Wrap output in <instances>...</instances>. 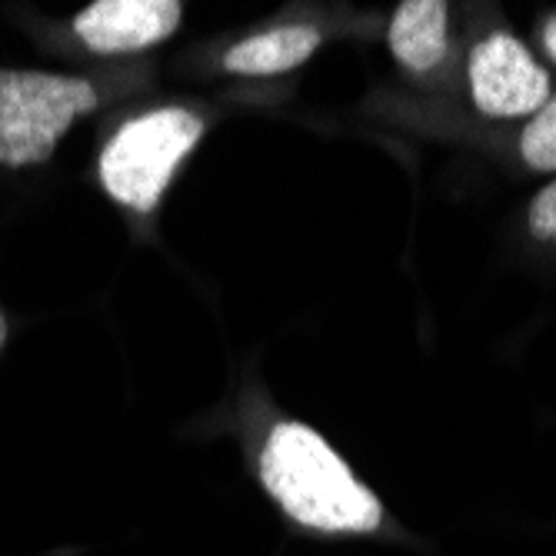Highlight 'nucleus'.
Here are the masks:
<instances>
[{
    "mask_svg": "<svg viewBox=\"0 0 556 556\" xmlns=\"http://www.w3.org/2000/svg\"><path fill=\"white\" fill-rule=\"evenodd\" d=\"M261 480L280 510L324 533H374L380 500L350 473L330 443L303 424H277L261 453Z\"/></svg>",
    "mask_w": 556,
    "mask_h": 556,
    "instance_id": "1",
    "label": "nucleus"
},
{
    "mask_svg": "<svg viewBox=\"0 0 556 556\" xmlns=\"http://www.w3.org/2000/svg\"><path fill=\"white\" fill-rule=\"evenodd\" d=\"M200 137H204V121L184 108L134 117L100 154V184L117 204L150 214Z\"/></svg>",
    "mask_w": 556,
    "mask_h": 556,
    "instance_id": "2",
    "label": "nucleus"
},
{
    "mask_svg": "<svg viewBox=\"0 0 556 556\" xmlns=\"http://www.w3.org/2000/svg\"><path fill=\"white\" fill-rule=\"evenodd\" d=\"M97 104V87L84 77L0 71V164L34 167L50 161L71 124Z\"/></svg>",
    "mask_w": 556,
    "mask_h": 556,
    "instance_id": "3",
    "label": "nucleus"
},
{
    "mask_svg": "<svg viewBox=\"0 0 556 556\" xmlns=\"http://www.w3.org/2000/svg\"><path fill=\"white\" fill-rule=\"evenodd\" d=\"M470 87L486 117H530L549 100V74L510 34H493L473 47Z\"/></svg>",
    "mask_w": 556,
    "mask_h": 556,
    "instance_id": "4",
    "label": "nucleus"
},
{
    "mask_svg": "<svg viewBox=\"0 0 556 556\" xmlns=\"http://www.w3.org/2000/svg\"><path fill=\"white\" fill-rule=\"evenodd\" d=\"M177 0H97L74 17V34L93 54H134L180 27Z\"/></svg>",
    "mask_w": 556,
    "mask_h": 556,
    "instance_id": "5",
    "label": "nucleus"
},
{
    "mask_svg": "<svg viewBox=\"0 0 556 556\" xmlns=\"http://www.w3.org/2000/svg\"><path fill=\"white\" fill-rule=\"evenodd\" d=\"M390 50L414 74L437 67L446 54L443 0H407V4H400L390 21Z\"/></svg>",
    "mask_w": 556,
    "mask_h": 556,
    "instance_id": "6",
    "label": "nucleus"
},
{
    "mask_svg": "<svg viewBox=\"0 0 556 556\" xmlns=\"http://www.w3.org/2000/svg\"><path fill=\"white\" fill-rule=\"evenodd\" d=\"M320 30L317 27H280L250 37L237 47L227 50L224 71L230 74H247V77H267V74H287L300 67L314 50L320 47Z\"/></svg>",
    "mask_w": 556,
    "mask_h": 556,
    "instance_id": "7",
    "label": "nucleus"
},
{
    "mask_svg": "<svg viewBox=\"0 0 556 556\" xmlns=\"http://www.w3.org/2000/svg\"><path fill=\"white\" fill-rule=\"evenodd\" d=\"M520 150L533 170H556V90L527 124Z\"/></svg>",
    "mask_w": 556,
    "mask_h": 556,
    "instance_id": "8",
    "label": "nucleus"
},
{
    "mask_svg": "<svg viewBox=\"0 0 556 556\" xmlns=\"http://www.w3.org/2000/svg\"><path fill=\"white\" fill-rule=\"evenodd\" d=\"M530 230L540 240L556 243V180L546 190H540V197L533 200V207H530Z\"/></svg>",
    "mask_w": 556,
    "mask_h": 556,
    "instance_id": "9",
    "label": "nucleus"
},
{
    "mask_svg": "<svg viewBox=\"0 0 556 556\" xmlns=\"http://www.w3.org/2000/svg\"><path fill=\"white\" fill-rule=\"evenodd\" d=\"M543 47H546V54H549V61L556 64V14L546 21V27H543Z\"/></svg>",
    "mask_w": 556,
    "mask_h": 556,
    "instance_id": "10",
    "label": "nucleus"
},
{
    "mask_svg": "<svg viewBox=\"0 0 556 556\" xmlns=\"http://www.w3.org/2000/svg\"><path fill=\"white\" fill-rule=\"evenodd\" d=\"M8 343V317H4V311H0V346Z\"/></svg>",
    "mask_w": 556,
    "mask_h": 556,
    "instance_id": "11",
    "label": "nucleus"
}]
</instances>
